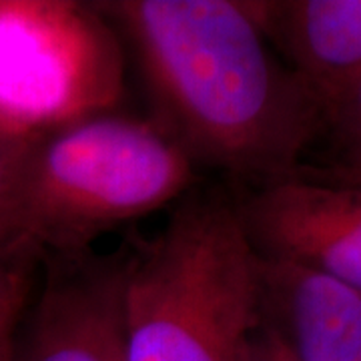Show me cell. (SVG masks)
Returning a JSON list of instances; mask_svg holds the SVG:
<instances>
[{
  "label": "cell",
  "mask_w": 361,
  "mask_h": 361,
  "mask_svg": "<svg viewBox=\"0 0 361 361\" xmlns=\"http://www.w3.org/2000/svg\"><path fill=\"white\" fill-rule=\"evenodd\" d=\"M99 11L130 42L155 123L193 163L243 187L283 179L323 137V111L265 39L249 2L116 0Z\"/></svg>",
  "instance_id": "cell-1"
},
{
  "label": "cell",
  "mask_w": 361,
  "mask_h": 361,
  "mask_svg": "<svg viewBox=\"0 0 361 361\" xmlns=\"http://www.w3.org/2000/svg\"><path fill=\"white\" fill-rule=\"evenodd\" d=\"M121 323L125 361H251L261 255L233 195L191 191L125 253Z\"/></svg>",
  "instance_id": "cell-2"
},
{
  "label": "cell",
  "mask_w": 361,
  "mask_h": 361,
  "mask_svg": "<svg viewBox=\"0 0 361 361\" xmlns=\"http://www.w3.org/2000/svg\"><path fill=\"white\" fill-rule=\"evenodd\" d=\"M197 165L153 118L89 113L25 142L18 229L26 255H87L109 231L191 193Z\"/></svg>",
  "instance_id": "cell-3"
},
{
  "label": "cell",
  "mask_w": 361,
  "mask_h": 361,
  "mask_svg": "<svg viewBox=\"0 0 361 361\" xmlns=\"http://www.w3.org/2000/svg\"><path fill=\"white\" fill-rule=\"evenodd\" d=\"M233 197L261 257L361 289V185L303 165Z\"/></svg>",
  "instance_id": "cell-4"
},
{
  "label": "cell",
  "mask_w": 361,
  "mask_h": 361,
  "mask_svg": "<svg viewBox=\"0 0 361 361\" xmlns=\"http://www.w3.org/2000/svg\"><path fill=\"white\" fill-rule=\"evenodd\" d=\"M25 348L13 361H125L121 289L125 255L54 257Z\"/></svg>",
  "instance_id": "cell-5"
},
{
  "label": "cell",
  "mask_w": 361,
  "mask_h": 361,
  "mask_svg": "<svg viewBox=\"0 0 361 361\" xmlns=\"http://www.w3.org/2000/svg\"><path fill=\"white\" fill-rule=\"evenodd\" d=\"M65 4L0 2V135L28 141L78 118L66 42H54Z\"/></svg>",
  "instance_id": "cell-6"
},
{
  "label": "cell",
  "mask_w": 361,
  "mask_h": 361,
  "mask_svg": "<svg viewBox=\"0 0 361 361\" xmlns=\"http://www.w3.org/2000/svg\"><path fill=\"white\" fill-rule=\"evenodd\" d=\"M249 6L323 115L361 78V0H265Z\"/></svg>",
  "instance_id": "cell-7"
},
{
  "label": "cell",
  "mask_w": 361,
  "mask_h": 361,
  "mask_svg": "<svg viewBox=\"0 0 361 361\" xmlns=\"http://www.w3.org/2000/svg\"><path fill=\"white\" fill-rule=\"evenodd\" d=\"M261 313L295 361H361V289L261 257Z\"/></svg>",
  "instance_id": "cell-8"
},
{
  "label": "cell",
  "mask_w": 361,
  "mask_h": 361,
  "mask_svg": "<svg viewBox=\"0 0 361 361\" xmlns=\"http://www.w3.org/2000/svg\"><path fill=\"white\" fill-rule=\"evenodd\" d=\"M334 151L327 169H361V78L323 115V137Z\"/></svg>",
  "instance_id": "cell-9"
},
{
  "label": "cell",
  "mask_w": 361,
  "mask_h": 361,
  "mask_svg": "<svg viewBox=\"0 0 361 361\" xmlns=\"http://www.w3.org/2000/svg\"><path fill=\"white\" fill-rule=\"evenodd\" d=\"M25 142L0 135V259L8 263L26 257L18 229V177Z\"/></svg>",
  "instance_id": "cell-10"
},
{
  "label": "cell",
  "mask_w": 361,
  "mask_h": 361,
  "mask_svg": "<svg viewBox=\"0 0 361 361\" xmlns=\"http://www.w3.org/2000/svg\"><path fill=\"white\" fill-rule=\"evenodd\" d=\"M26 287L23 273L0 259V339H11L14 323L25 305Z\"/></svg>",
  "instance_id": "cell-11"
},
{
  "label": "cell",
  "mask_w": 361,
  "mask_h": 361,
  "mask_svg": "<svg viewBox=\"0 0 361 361\" xmlns=\"http://www.w3.org/2000/svg\"><path fill=\"white\" fill-rule=\"evenodd\" d=\"M251 361H295V357L287 349L283 339L277 336L269 325L261 323L255 341H253Z\"/></svg>",
  "instance_id": "cell-12"
},
{
  "label": "cell",
  "mask_w": 361,
  "mask_h": 361,
  "mask_svg": "<svg viewBox=\"0 0 361 361\" xmlns=\"http://www.w3.org/2000/svg\"><path fill=\"white\" fill-rule=\"evenodd\" d=\"M313 169H315L317 173H322L323 177L361 185V169H327V167H313Z\"/></svg>",
  "instance_id": "cell-13"
},
{
  "label": "cell",
  "mask_w": 361,
  "mask_h": 361,
  "mask_svg": "<svg viewBox=\"0 0 361 361\" xmlns=\"http://www.w3.org/2000/svg\"><path fill=\"white\" fill-rule=\"evenodd\" d=\"M13 341H11V339H0V361L13 360Z\"/></svg>",
  "instance_id": "cell-14"
},
{
  "label": "cell",
  "mask_w": 361,
  "mask_h": 361,
  "mask_svg": "<svg viewBox=\"0 0 361 361\" xmlns=\"http://www.w3.org/2000/svg\"><path fill=\"white\" fill-rule=\"evenodd\" d=\"M8 361H13V360H8Z\"/></svg>",
  "instance_id": "cell-15"
}]
</instances>
